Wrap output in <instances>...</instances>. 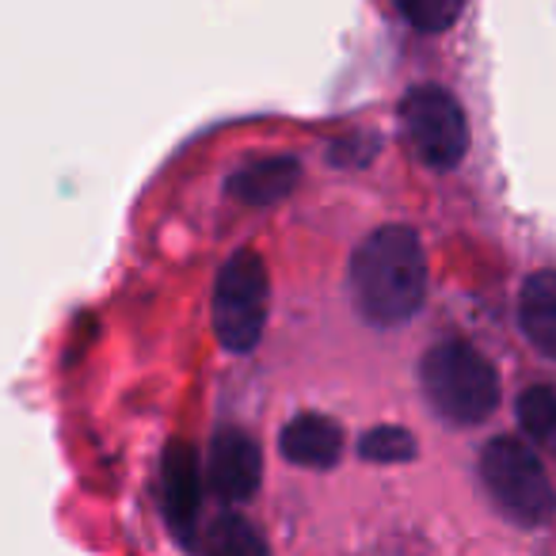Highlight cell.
Wrapping results in <instances>:
<instances>
[{"mask_svg":"<svg viewBox=\"0 0 556 556\" xmlns=\"http://www.w3.org/2000/svg\"><path fill=\"white\" fill-rule=\"evenodd\" d=\"M351 302L374 328H401L427 302L424 240L408 225H381L351 255Z\"/></svg>","mask_w":556,"mask_h":556,"instance_id":"6da1fadb","label":"cell"},{"mask_svg":"<svg viewBox=\"0 0 556 556\" xmlns=\"http://www.w3.org/2000/svg\"><path fill=\"white\" fill-rule=\"evenodd\" d=\"M427 404L454 427H477L500 408V374L472 343H439L419 366Z\"/></svg>","mask_w":556,"mask_h":556,"instance_id":"7a4b0ae2","label":"cell"},{"mask_svg":"<svg viewBox=\"0 0 556 556\" xmlns=\"http://www.w3.org/2000/svg\"><path fill=\"white\" fill-rule=\"evenodd\" d=\"M480 480H484L492 503L526 530H541L553 518L556 500L545 477L541 457L522 439H492L480 454Z\"/></svg>","mask_w":556,"mask_h":556,"instance_id":"3957f363","label":"cell"},{"mask_svg":"<svg viewBox=\"0 0 556 556\" xmlns=\"http://www.w3.org/2000/svg\"><path fill=\"white\" fill-rule=\"evenodd\" d=\"M270 305V278L260 252L240 248L225 260L214 287V332L232 355H248L263 340Z\"/></svg>","mask_w":556,"mask_h":556,"instance_id":"277c9868","label":"cell"},{"mask_svg":"<svg viewBox=\"0 0 556 556\" xmlns=\"http://www.w3.org/2000/svg\"><path fill=\"white\" fill-rule=\"evenodd\" d=\"M401 118L416 156L439 172H450L465 161L469 153V123L465 111L446 88L439 85H419L404 96Z\"/></svg>","mask_w":556,"mask_h":556,"instance_id":"5b68a950","label":"cell"},{"mask_svg":"<svg viewBox=\"0 0 556 556\" xmlns=\"http://www.w3.org/2000/svg\"><path fill=\"white\" fill-rule=\"evenodd\" d=\"M206 484L210 492L222 503L237 507L248 503L263 484V454L260 442L252 434L237 431V427H225L222 434H214L206 457Z\"/></svg>","mask_w":556,"mask_h":556,"instance_id":"8992f818","label":"cell"},{"mask_svg":"<svg viewBox=\"0 0 556 556\" xmlns=\"http://www.w3.org/2000/svg\"><path fill=\"white\" fill-rule=\"evenodd\" d=\"M202 503V472L191 446H172L164 454V515L184 545H194V518Z\"/></svg>","mask_w":556,"mask_h":556,"instance_id":"52a82bcc","label":"cell"},{"mask_svg":"<svg viewBox=\"0 0 556 556\" xmlns=\"http://www.w3.org/2000/svg\"><path fill=\"white\" fill-rule=\"evenodd\" d=\"M343 454V431L320 412H302L282 427V457L305 469H332Z\"/></svg>","mask_w":556,"mask_h":556,"instance_id":"ba28073f","label":"cell"},{"mask_svg":"<svg viewBox=\"0 0 556 556\" xmlns=\"http://www.w3.org/2000/svg\"><path fill=\"white\" fill-rule=\"evenodd\" d=\"M302 179V164L294 156H263V161H252L244 168H237L229 176V194L237 202H248V206H270V202L287 199L290 191Z\"/></svg>","mask_w":556,"mask_h":556,"instance_id":"9c48e42d","label":"cell"},{"mask_svg":"<svg viewBox=\"0 0 556 556\" xmlns=\"http://www.w3.org/2000/svg\"><path fill=\"white\" fill-rule=\"evenodd\" d=\"M518 328L538 355L556 363V270H538L518 294Z\"/></svg>","mask_w":556,"mask_h":556,"instance_id":"30bf717a","label":"cell"},{"mask_svg":"<svg viewBox=\"0 0 556 556\" xmlns=\"http://www.w3.org/2000/svg\"><path fill=\"white\" fill-rule=\"evenodd\" d=\"M199 548L217 553V556H248V553H267V541H263L244 518L225 515V518H217L214 526H206Z\"/></svg>","mask_w":556,"mask_h":556,"instance_id":"8fae6325","label":"cell"},{"mask_svg":"<svg viewBox=\"0 0 556 556\" xmlns=\"http://www.w3.org/2000/svg\"><path fill=\"white\" fill-rule=\"evenodd\" d=\"M393 4L416 31L427 35H439L446 27H454L465 9V0H393Z\"/></svg>","mask_w":556,"mask_h":556,"instance_id":"7c38bea8","label":"cell"},{"mask_svg":"<svg viewBox=\"0 0 556 556\" xmlns=\"http://www.w3.org/2000/svg\"><path fill=\"white\" fill-rule=\"evenodd\" d=\"M518 424L530 439H553L556 434V393L548 386H530L518 396Z\"/></svg>","mask_w":556,"mask_h":556,"instance_id":"4fadbf2b","label":"cell"},{"mask_svg":"<svg viewBox=\"0 0 556 556\" xmlns=\"http://www.w3.org/2000/svg\"><path fill=\"white\" fill-rule=\"evenodd\" d=\"M358 454H363L366 462H381V465L412 462V457H416V439H412L404 427H374V431L363 434V442H358Z\"/></svg>","mask_w":556,"mask_h":556,"instance_id":"5bb4252c","label":"cell"}]
</instances>
